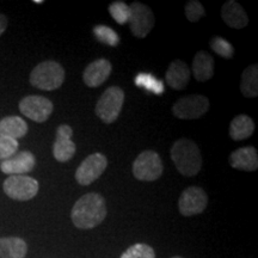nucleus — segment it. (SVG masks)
<instances>
[{
    "label": "nucleus",
    "mask_w": 258,
    "mask_h": 258,
    "mask_svg": "<svg viewBox=\"0 0 258 258\" xmlns=\"http://www.w3.org/2000/svg\"><path fill=\"white\" fill-rule=\"evenodd\" d=\"M106 217V203L103 196L89 192L74 203L71 218L79 230H91L101 225Z\"/></svg>",
    "instance_id": "obj_1"
},
{
    "label": "nucleus",
    "mask_w": 258,
    "mask_h": 258,
    "mask_svg": "<svg viewBox=\"0 0 258 258\" xmlns=\"http://www.w3.org/2000/svg\"><path fill=\"white\" fill-rule=\"evenodd\" d=\"M171 159L185 177L196 176L202 167V156L198 145L190 139H179L171 148Z\"/></svg>",
    "instance_id": "obj_2"
},
{
    "label": "nucleus",
    "mask_w": 258,
    "mask_h": 258,
    "mask_svg": "<svg viewBox=\"0 0 258 258\" xmlns=\"http://www.w3.org/2000/svg\"><path fill=\"white\" fill-rule=\"evenodd\" d=\"M63 82L64 70L55 61H44L38 63L30 74L31 85L44 91L59 89Z\"/></svg>",
    "instance_id": "obj_3"
},
{
    "label": "nucleus",
    "mask_w": 258,
    "mask_h": 258,
    "mask_svg": "<svg viewBox=\"0 0 258 258\" xmlns=\"http://www.w3.org/2000/svg\"><path fill=\"white\" fill-rule=\"evenodd\" d=\"M124 102V92L118 86H110L106 89L96 104V115L104 123L110 124L117 120L121 114Z\"/></svg>",
    "instance_id": "obj_4"
},
{
    "label": "nucleus",
    "mask_w": 258,
    "mask_h": 258,
    "mask_svg": "<svg viewBox=\"0 0 258 258\" xmlns=\"http://www.w3.org/2000/svg\"><path fill=\"white\" fill-rule=\"evenodd\" d=\"M164 164L159 154L154 151H144L133 163V175L137 179L152 182L163 175Z\"/></svg>",
    "instance_id": "obj_5"
},
{
    "label": "nucleus",
    "mask_w": 258,
    "mask_h": 258,
    "mask_svg": "<svg viewBox=\"0 0 258 258\" xmlns=\"http://www.w3.org/2000/svg\"><path fill=\"white\" fill-rule=\"evenodd\" d=\"M38 188L40 185L37 180L25 175L10 176L3 185L6 195L16 201H28L34 199L37 195Z\"/></svg>",
    "instance_id": "obj_6"
},
{
    "label": "nucleus",
    "mask_w": 258,
    "mask_h": 258,
    "mask_svg": "<svg viewBox=\"0 0 258 258\" xmlns=\"http://www.w3.org/2000/svg\"><path fill=\"white\" fill-rule=\"evenodd\" d=\"M209 109L207 97L202 95H190L182 97L173 104L172 112L180 120H195L205 115Z\"/></svg>",
    "instance_id": "obj_7"
},
{
    "label": "nucleus",
    "mask_w": 258,
    "mask_h": 258,
    "mask_svg": "<svg viewBox=\"0 0 258 258\" xmlns=\"http://www.w3.org/2000/svg\"><path fill=\"white\" fill-rule=\"evenodd\" d=\"M129 25L133 35L138 38H144L150 34L154 27V15L148 6L135 2L131 6Z\"/></svg>",
    "instance_id": "obj_8"
},
{
    "label": "nucleus",
    "mask_w": 258,
    "mask_h": 258,
    "mask_svg": "<svg viewBox=\"0 0 258 258\" xmlns=\"http://www.w3.org/2000/svg\"><path fill=\"white\" fill-rule=\"evenodd\" d=\"M106 166L108 159L104 154L93 153L80 164L76 171V180L80 185H90L102 176Z\"/></svg>",
    "instance_id": "obj_9"
},
{
    "label": "nucleus",
    "mask_w": 258,
    "mask_h": 258,
    "mask_svg": "<svg viewBox=\"0 0 258 258\" xmlns=\"http://www.w3.org/2000/svg\"><path fill=\"white\" fill-rule=\"evenodd\" d=\"M208 196L200 186H189L180 195L178 201L179 213L183 217L201 214L207 207Z\"/></svg>",
    "instance_id": "obj_10"
},
{
    "label": "nucleus",
    "mask_w": 258,
    "mask_h": 258,
    "mask_svg": "<svg viewBox=\"0 0 258 258\" xmlns=\"http://www.w3.org/2000/svg\"><path fill=\"white\" fill-rule=\"evenodd\" d=\"M51 101L42 96H27L19 102V110L28 118L35 122H44L53 112Z\"/></svg>",
    "instance_id": "obj_11"
},
{
    "label": "nucleus",
    "mask_w": 258,
    "mask_h": 258,
    "mask_svg": "<svg viewBox=\"0 0 258 258\" xmlns=\"http://www.w3.org/2000/svg\"><path fill=\"white\" fill-rule=\"evenodd\" d=\"M73 129L69 124L59 125L53 146L54 158L60 163L69 161L76 153V144L72 141Z\"/></svg>",
    "instance_id": "obj_12"
},
{
    "label": "nucleus",
    "mask_w": 258,
    "mask_h": 258,
    "mask_svg": "<svg viewBox=\"0 0 258 258\" xmlns=\"http://www.w3.org/2000/svg\"><path fill=\"white\" fill-rule=\"evenodd\" d=\"M35 156L29 151H23L9 159H5L0 164V170L6 175L10 176H21L24 173L30 172L35 167Z\"/></svg>",
    "instance_id": "obj_13"
},
{
    "label": "nucleus",
    "mask_w": 258,
    "mask_h": 258,
    "mask_svg": "<svg viewBox=\"0 0 258 258\" xmlns=\"http://www.w3.org/2000/svg\"><path fill=\"white\" fill-rule=\"evenodd\" d=\"M111 70L112 67L109 60H95L93 62L88 64V67L84 71V83H85L89 88H98V86L104 84L106 82V79L110 77Z\"/></svg>",
    "instance_id": "obj_14"
},
{
    "label": "nucleus",
    "mask_w": 258,
    "mask_h": 258,
    "mask_svg": "<svg viewBox=\"0 0 258 258\" xmlns=\"http://www.w3.org/2000/svg\"><path fill=\"white\" fill-rule=\"evenodd\" d=\"M230 164L237 170L256 171L258 169L257 150L252 146L238 148L231 153Z\"/></svg>",
    "instance_id": "obj_15"
},
{
    "label": "nucleus",
    "mask_w": 258,
    "mask_h": 258,
    "mask_svg": "<svg viewBox=\"0 0 258 258\" xmlns=\"http://www.w3.org/2000/svg\"><path fill=\"white\" fill-rule=\"evenodd\" d=\"M165 79L167 85L175 90H183L190 82V70L184 61L175 60L170 63L166 71Z\"/></svg>",
    "instance_id": "obj_16"
},
{
    "label": "nucleus",
    "mask_w": 258,
    "mask_h": 258,
    "mask_svg": "<svg viewBox=\"0 0 258 258\" xmlns=\"http://www.w3.org/2000/svg\"><path fill=\"white\" fill-rule=\"evenodd\" d=\"M221 18L230 28L243 29L247 25V15L239 3L234 0L226 2L221 9Z\"/></svg>",
    "instance_id": "obj_17"
},
{
    "label": "nucleus",
    "mask_w": 258,
    "mask_h": 258,
    "mask_svg": "<svg viewBox=\"0 0 258 258\" xmlns=\"http://www.w3.org/2000/svg\"><path fill=\"white\" fill-rule=\"evenodd\" d=\"M192 74L198 82H207L214 76V59L206 51H199L192 60Z\"/></svg>",
    "instance_id": "obj_18"
},
{
    "label": "nucleus",
    "mask_w": 258,
    "mask_h": 258,
    "mask_svg": "<svg viewBox=\"0 0 258 258\" xmlns=\"http://www.w3.org/2000/svg\"><path fill=\"white\" fill-rule=\"evenodd\" d=\"M28 133V124L22 117L9 116L0 121V137L14 139L23 138Z\"/></svg>",
    "instance_id": "obj_19"
},
{
    "label": "nucleus",
    "mask_w": 258,
    "mask_h": 258,
    "mask_svg": "<svg viewBox=\"0 0 258 258\" xmlns=\"http://www.w3.org/2000/svg\"><path fill=\"white\" fill-rule=\"evenodd\" d=\"M28 252V245L22 238H0V258H24Z\"/></svg>",
    "instance_id": "obj_20"
},
{
    "label": "nucleus",
    "mask_w": 258,
    "mask_h": 258,
    "mask_svg": "<svg viewBox=\"0 0 258 258\" xmlns=\"http://www.w3.org/2000/svg\"><path fill=\"white\" fill-rule=\"evenodd\" d=\"M254 132L253 120L247 115H238L232 120L230 137L234 141H241L250 138Z\"/></svg>",
    "instance_id": "obj_21"
},
{
    "label": "nucleus",
    "mask_w": 258,
    "mask_h": 258,
    "mask_svg": "<svg viewBox=\"0 0 258 258\" xmlns=\"http://www.w3.org/2000/svg\"><path fill=\"white\" fill-rule=\"evenodd\" d=\"M240 91L247 98L258 96V64H251L241 73Z\"/></svg>",
    "instance_id": "obj_22"
},
{
    "label": "nucleus",
    "mask_w": 258,
    "mask_h": 258,
    "mask_svg": "<svg viewBox=\"0 0 258 258\" xmlns=\"http://www.w3.org/2000/svg\"><path fill=\"white\" fill-rule=\"evenodd\" d=\"M121 258H156V252H154L153 247H151L150 245L138 243L129 246L122 253Z\"/></svg>",
    "instance_id": "obj_23"
},
{
    "label": "nucleus",
    "mask_w": 258,
    "mask_h": 258,
    "mask_svg": "<svg viewBox=\"0 0 258 258\" xmlns=\"http://www.w3.org/2000/svg\"><path fill=\"white\" fill-rule=\"evenodd\" d=\"M135 84L141 88H145L148 91L154 92V93H163L164 91V84L154 78L153 76L147 73H140L138 74L137 78H135Z\"/></svg>",
    "instance_id": "obj_24"
},
{
    "label": "nucleus",
    "mask_w": 258,
    "mask_h": 258,
    "mask_svg": "<svg viewBox=\"0 0 258 258\" xmlns=\"http://www.w3.org/2000/svg\"><path fill=\"white\" fill-rule=\"evenodd\" d=\"M93 34H95L97 40L109 44V46L115 47L120 43V36L116 34V31L112 30L111 28L105 27V25H97L93 28Z\"/></svg>",
    "instance_id": "obj_25"
},
{
    "label": "nucleus",
    "mask_w": 258,
    "mask_h": 258,
    "mask_svg": "<svg viewBox=\"0 0 258 258\" xmlns=\"http://www.w3.org/2000/svg\"><path fill=\"white\" fill-rule=\"evenodd\" d=\"M109 12L118 24H127L131 15V8L123 2H114L109 5Z\"/></svg>",
    "instance_id": "obj_26"
},
{
    "label": "nucleus",
    "mask_w": 258,
    "mask_h": 258,
    "mask_svg": "<svg viewBox=\"0 0 258 258\" xmlns=\"http://www.w3.org/2000/svg\"><path fill=\"white\" fill-rule=\"evenodd\" d=\"M211 48L213 51L218 54L219 56L224 57V59H231L234 54V48L228 41L220 36H215L211 41Z\"/></svg>",
    "instance_id": "obj_27"
},
{
    "label": "nucleus",
    "mask_w": 258,
    "mask_h": 258,
    "mask_svg": "<svg viewBox=\"0 0 258 258\" xmlns=\"http://www.w3.org/2000/svg\"><path fill=\"white\" fill-rule=\"evenodd\" d=\"M185 16L188 21L196 23L205 16V8L198 0H190L185 5Z\"/></svg>",
    "instance_id": "obj_28"
},
{
    "label": "nucleus",
    "mask_w": 258,
    "mask_h": 258,
    "mask_svg": "<svg viewBox=\"0 0 258 258\" xmlns=\"http://www.w3.org/2000/svg\"><path fill=\"white\" fill-rule=\"evenodd\" d=\"M18 150V141L14 139L0 137V159L5 160L15 156Z\"/></svg>",
    "instance_id": "obj_29"
},
{
    "label": "nucleus",
    "mask_w": 258,
    "mask_h": 258,
    "mask_svg": "<svg viewBox=\"0 0 258 258\" xmlns=\"http://www.w3.org/2000/svg\"><path fill=\"white\" fill-rule=\"evenodd\" d=\"M6 28H8V18L5 17V15L0 14V36L4 34Z\"/></svg>",
    "instance_id": "obj_30"
},
{
    "label": "nucleus",
    "mask_w": 258,
    "mask_h": 258,
    "mask_svg": "<svg viewBox=\"0 0 258 258\" xmlns=\"http://www.w3.org/2000/svg\"><path fill=\"white\" fill-rule=\"evenodd\" d=\"M34 3H36V4H41V3H43V2H42V0H35Z\"/></svg>",
    "instance_id": "obj_31"
},
{
    "label": "nucleus",
    "mask_w": 258,
    "mask_h": 258,
    "mask_svg": "<svg viewBox=\"0 0 258 258\" xmlns=\"http://www.w3.org/2000/svg\"><path fill=\"white\" fill-rule=\"evenodd\" d=\"M171 258H183V257H180V256H175V257H171Z\"/></svg>",
    "instance_id": "obj_32"
}]
</instances>
